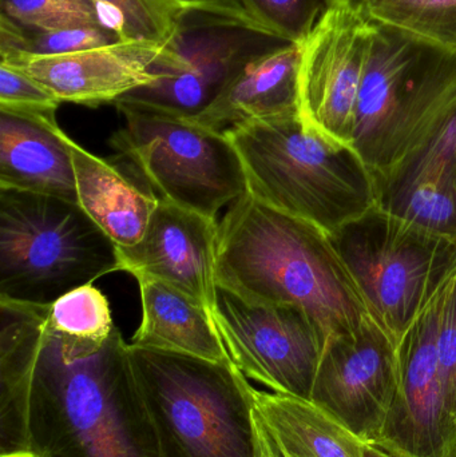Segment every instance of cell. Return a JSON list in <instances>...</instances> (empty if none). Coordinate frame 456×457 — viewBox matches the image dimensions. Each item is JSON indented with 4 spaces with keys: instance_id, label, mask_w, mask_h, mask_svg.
<instances>
[{
    "instance_id": "6da1fadb",
    "label": "cell",
    "mask_w": 456,
    "mask_h": 457,
    "mask_svg": "<svg viewBox=\"0 0 456 457\" xmlns=\"http://www.w3.org/2000/svg\"><path fill=\"white\" fill-rule=\"evenodd\" d=\"M31 346L32 457H160L129 344L114 328L104 343L66 337L46 306L11 303Z\"/></svg>"
},
{
    "instance_id": "7a4b0ae2",
    "label": "cell",
    "mask_w": 456,
    "mask_h": 457,
    "mask_svg": "<svg viewBox=\"0 0 456 457\" xmlns=\"http://www.w3.org/2000/svg\"><path fill=\"white\" fill-rule=\"evenodd\" d=\"M216 282L252 303L299 309L326 344L375 320L332 237L249 189L219 224Z\"/></svg>"
},
{
    "instance_id": "3957f363",
    "label": "cell",
    "mask_w": 456,
    "mask_h": 457,
    "mask_svg": "<svg viewBox=\"0 0 456 457\" xmlns=\"http://www.w3.org/2000/svg\"><path fill=\"white\" fill-rule=\"evenodd\" d=\"M160 457H286L233 362L129 344Z\"/></svg>"
},
{
    "instance_id": "277c9868",
    "label": "cell",
    "mask_w": 456,
    "mask_h": 457,
    "mask_svg": "<svg viewBox=\"0 0 456 457\" xmlns=\"http://www.w3.org/2000/svg\"><path fill=\"white\" fill-rule=\"evenodd\" d=\"M225 134L254 195L329 236L379 205L377 176L359 153L311 130L300 114L253 120Z\"/></svg>"
},
{
    "instance_id": "5b68a950",
    "label": "cell",
    "mask_w": 456,
    "mask_h": 457,
    "mask_svg": "<svg viewBox=\"0 0 456 457\" xmlns=\"http://www.w3.org/2000/svg\"><path fill=\"white\" fill-rule=\"evenodd\" d=\"M114 271L117 245L79 204L0 187V301L51 305Z\"/></svg>"
},
{
    "instance_id": "8992f818",
    "label": "cell",
    "mask_w": 456,
    "mask_h": 457,
    "mask_svg": "<svg viewBox=\"0 0 456 457\" xmlns=\"http://www.w3.org/2000/svg\"><path fill=\"white\" fill-rule=\"evenodd\" d=\"M122 129L109 144L158 198L217 220L248 190V179L229 137L138 102L118 101Z\"/></svg>"
},
{
    "instance_id": "52a82bcc",
    "label": "cell",
    "mask_w": 456,
    "mask_h": 457,
    "mask_svg": "<svg viewBox=\"0 0 456 457\" xmlns=\"http://www.w3.org/2000/svg\"><path fill=\"white\" fill-rule=\"evenodd\" d=\"M332 237L375 320L399 345L456 265V242L379 205Z\"/></svg>"
},
{
    "instance_id": "ba28073f",
    "label": "cell",
    "mask_w": 456,
    "mask_h": 457,
    "mask_svg": "<svg viewBox=\"0 0 456 457\" xmlns=\"http://www.w3.org/2000/svg\"><path fill=\"white\" fill-rule=\"evenodd\" d=\"M286 43L248 19L187 8L153 64L154 82L120 101L197 117L238 71Z\"/></svg>"
},
{
    "instance_id": "9c48e42d",
    "label": "cell",
    "mask_w": 456,
    "mask_h": 457,
    "mask_svg": "<svg viewBox=\"0 0 456 457\" xmlns=\"http://www.w3.org/2000/svg\"><path fill=\"white\" fill-rule=\"evenodd\" d=\"M214 324L233 364L275 394L310 400L324 343L294 306L252 303L217 285Z\"/></svg>"
},
{
    "instance_id": "30bf717a",
    "label": "cell",
    "mask_w": 456,
    "mask_h": 457,
    "mask_svg": "<svg viewBox=\"0 0 456 457\" xmlns=\"http://www.w3.org/2000/svg\"><path fill=\"white\" fill-rule=\"evenodd\" d=\"M374 27L363 3L336 0L302 43L300 118L311 130L351 147Z\"/></svg>"
},
{
    "instance_id": "8fae6325",
    "label": "cell",
    "mask_w": 456,
    "mask_h": 457,
    "mask_svg": "<svg viewBox=\"0 0 456 457\" xmlns=\"http://www.w3.org/2000/svg\"><path fill=\"white\" fill-rule=\"evenodd\" d=\"M399 383L398 345L375 320L324 346L311 402L366 445H377Z\"/></svg>"
},
{
    "instance_id": "7c38bea8",
    "label": "cell",
    "mask_w": 456,
    "mask_h": 457,
    "mask_svg": "<svg viewBox=\"0 0 456 457\" xmlns=\"http://www.w3.org/2000/svg\"><path fill=\"white\" fill-rule=\"evenodd\" d=\"M442 287L398 345V389L375 445L396 457H452L438 367Z\"/></svg>"
},
{
    "instance_id": "4fadbf2b",
    "label": "cell",
    "mask_w": 456,
    "mask_h": 457,
    "mask_svg": "<svg viewBox=\"0 0 456 457\" xmlns=\"http://www.w3.org/2000/svg\"><path fill=\"white\" fill-rule=\"evenodd\" d=\"M435 48L375 21L356 104L352 146L377 179L390 169L399 126Z\"/></svg>"
},
{
    "instance_id": "5bb4252c",
    "label": "cell",
    "mask_w": 456,
    "mask_h": 457,
    "mask_svg": "<svg viewBox=\"0 0 456 457\" xmlns=\"http://www.w3.org/2000/svg\"><path fill=\"white\" fill-rule=\"evenodd\" d=\"M219 224L158 198L141 241L117 247L120 271L166 282L213 314Z\"/></svg>"
},
{
    "instance_id": "9a60e30c",
    "label": "cell",
    "mask_w": 456,
    "mask_h": 457,
    "mask_svg": "<svg viewBox=\"0 0 456 457\" xmlns=\"http://www.w3.org/2000/svg\"><path fill=\"white\" fill-rule=\"evenodd\" d=\"M163 43L120 40L64 55H23L2 62L29 74L61 104L99 107L117 104L137 88L154 82L153 64Z\"/></svg>"
},
{
    "instance_id": "2e32d148",
    "label": "cell",
    "mask_w": 456,
    "mask_h": 457,
    "mask_svg": "<svg viewBox=\"0 0 456 457\" xmlns=\"http://www.w3.org/2000/svg\"><path fill=\"white\" fill-rule=\"evenodd\" d=\"M69 138L55 114L0 109V187L78 203Z\"/></svg>"
},
{
    "instance_id": "e0dca14e",
    "label": "cell",
    "mask_w": 456,
    "mask_h": 457,
    "mask_svg": "<svg viewBox=\"0 0 456 457\" xmlns=\"http://www.w3.org/2000/svg\"><path fill=\"white\" fill-rule=\"evenodd\" d=\"M302 45L286 43L238 71L211 106L190 118L225 133L253 120L300 114Z\"/></svg>"
},
{
    "instance_id": "ac0fdd59",
    "label": "cell",
    "mask_w": 456,
    "mask_h": 457,
    "mask_svg": "<svg viewBox=\"0 0 456 457\" xmlns=\"http://www.w3.org/2000/svg\"><path fill=\"white\" fill-rule=\"evenodd\" d=\"M80 208L117 247L138 244L154 213L158 197L144 189L109 161L69 138Z\"/></svg>"
},
{
    "instance_id": "d6986e66",
    "label": "cell",
    "mask_w": 456,
    "mask_h": 457,
    "mask_svg": "<svg viewBox=\"0 0 456 457\" xmlns=\"http://www.w3.org/2000/svg\"><path fill=\"white\" fill-rule=\"evenodd\" d=\"M142 321L131 345L232 362L213 314L189 295L166 282L141 277Z\"/></svg>"
},
{
    "instance_id": "ffe728a7",
    "label": "cell",
    "mask_w": 456,
    "mask_h": 457,
    "mask_svg": "<svg viewBox=\"0 0 456 457\" xmlns=\"http://www.w3.org/2000/svg\"><path fill=\"white\" fill-rule=\"evenodd\" d=\"M257 404L286 457H363L366 443L310 400L257 391Z\"/></svg>"
},
{
    "instance_id": "44dd1931",
    "label": "cell",
    "mask_w": 456,
    "mask_h": 457,
    "mask_svg": "<svg viewBox=\"0 0 456 457\" xmlns=\"http://www.w3.org/2000/svg\"><path fill=\"white\" fill-rule=\"evenodd\" d=\"M31 346L7 301H0V457H32L29 439Z\"/></svg>"
},
{
    "instance_id": "7402d4cb",
    "label": "cell",
    "mask_w": 456,
    "mask_h": 457,
    "mask_svg": "<svg viewBox=\"0 0 456 457\" xmlns=\"http://www.w3.org/2000/svg\"><path fill=\"white\" fill-rule=\"evenodd\" d=\"M379 206L415 227L456 242V176L382 190Z\"/></svg>"
},
{
    "instance_id": "603a6c76",
    "label": "cell",
    "mask_w": 456,
    "mask_h": 457,
    "mask_svg": "<svg viewBox=\"0 0 456 457\" xmlns=\"http://www.w3.org/2000/svg\"><path fill=\"white\" fill-rule=\"evenodd\" d=\"M363 4L377 23L456 51V0H364Z\"/></svg>"
},
{
    "instance_id": "cb8c5ba5",
    "label": "cell",
    "mask_w": 456,
    "mask_h": 457,
    "mask_svg": "<svg viewBox=\"0 0 456 457\" xmlns=\"http://www.w3.org/2000/svg\"><path fill=\"white\" fill-rule=\"evenodd\" d=\"M102 26L120 40H152L165 45L187 7L176 0H91Z\"/></svg>"
},
{
    "instance_id": "d4e9b609",
    "label": "cell",
    "mask_w": 456,
    "mask_h": 457,
    "mask_svg": "<svg viewBox=\"0 0 456 457\" xmlns=\"http://www.w3.org/2000/svg\"><path fill=\"white\" fill-rule=\"evenodd\" d=\"M109 300L93 282L61 295L46 306V321L66 337L104 343L117 325L112 321Z\"/></svg>"
},
{
    "instance_id": "484cf974",
    "label": "cell",
    "mask_w": 456,
    "mask_h": 457,
    "mask_svg": "<svg viewBox=\"0 0 456 457\" xmlns=\"http://www.w3.org/2000/svg\"><path fill=\"white\" fill-rule=\"evenodd\" d=\"M249 18L278 39L302 45L336 0H238Z\"/></svg>"
},
{
    "instance_id": "4316f807",
    "label": "cell",
    "mask_w": 456,
    "mask_h": 457,
    "mask_svg": "<svg viewBox=\"0 0 456 457\" xmlns=\"http://www.w3.org/2000/svg\"><path fill=\"white\" fill-rule=\"evenodd\" d=\"M0 13L31 31L102 26L91 0H0Z\"/></svg>"
},
{
    "instance_id": "83f0119b",
    "label": "cell",
    "mask_w": 456,
    "mask_h": 457,
    "mask_svg": "<svg viewBox=\"0 0 456 457\" xmlns=\"http://www.w3.org/2000/svg\"><path fill=\"white\" fill-rule=\"evenodd\" d=\"M438 367L446 413L447 435L456 450V265L442 287L438 325Z\"/></svg>"
},
{
    "instance_id": "f1b7e54d",
    "label": "cell",
    "mask_w": 456,
    "mask_h": 457,
    "mask_svg": "<svg viewBox=\"0 0 456 457\" xmlns=\"http://www.w3.org/2000/svg\"><path fill=\"white\" fill-rule=\"evenodd\" d=\"M26 55L53 56L79 53L120 42V37L104 26H77L53 31H31Z\"/></svg>"
},
{
    "instance_id": "f546056e",
    "label": "cell",
    "mask_w": 456,
    "mask_h": 457,
    "mask_svg": "<svg viewBox=\"0 0 456 457\" xmlns=\"http://www.w3.org/2000/svg\"><path fill=\"white\" fill-rule=\"evenodd\" d=\"M61 102L39 82L0 62V109L56 114Z\"/></svg>"
},
{
    "instance_id": "4dcf8cb0",
    "label": "cell",
    "mask_w": 456,
    "mask_h": 457,
    "mask_svg": "<svg viewBox=\"0 0 456 457\" xmlns=\"http://www.w3.org/2000/svg\"><path fill=\"white\" fill-rule=\"evenodd\" d=\"M27 47V29L0 13V62H12L26 55Z\"/></svg>"
},
{
    "instance_id": "1f68e13d",
    "label": "cell",
    "mask_w": 456,
    "mask_h": 457,
    "mask_svg": "<svg viewBox=\"0 0 456 457\" xmlns=\"http://www.w3.org/2000/svg\"><path fill=\"white\" fill-rule=\"evenodd\" d=\"M176 2L181 3L182 5L187 8H200V10L213 11V12L225 13V15L237 16V18L252 21L245 10L241 7L238 0H176Z\"/></svg>"
},
{
    "instance_id": "d6a6232c",
    "label": "cell",
    "mask_w": 456,
    "mask_h": 457,
    "mask_svg": "<svg viewBox=\"0 0 456 457\" xmlns=\"http://www.w3.org/2000/svg\"><path fill=\"white\" fill-rule=\"evenodd\" d=\"M363 457H396L393 453H387L383 448L375 445H367L364 448Z\"/></svg>"
},
{
    "instance_id": "836d02e7",
    "label": "cell",
    "mask_w": 456,
    "mask_h": 457,
    "mask_svg": "<svg viewBox=\"0 0 456 457\" xmlns=\"http://www.w3.org/2000/svg\"><path fill=\"white\" fill-rule=\"evenodd\" d=\"M351 2L364 3V0H351Z\"/></svg>"
},
{
    "instance_id": "e575fe53",
    "label": "cell",
    "mask_w": 456,
    "mask_h": 457,
    "mask_svg": "<svg viewBox=\"0 0 456 457\" xmlns=\"http://www.w3.org/2000/svg\"><path fill=\"white\" fill-rule=\"evenodd\" d=\"M452 457H456V450H455V453H452Z\"/></svg>"
}]
</instances>
